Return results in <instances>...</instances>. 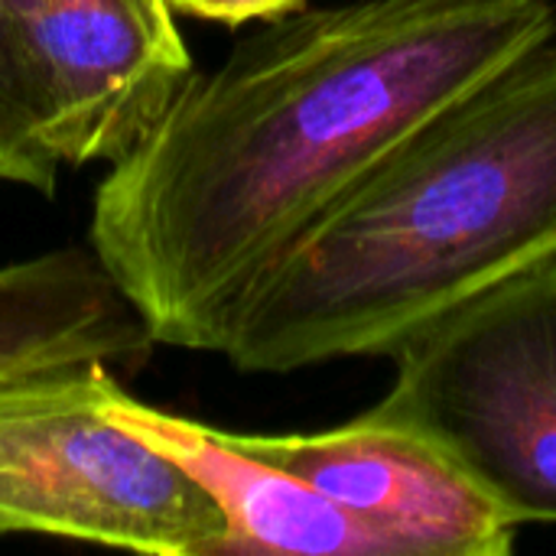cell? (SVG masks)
Returning <instances> with one entry per match:
<instances>
[{
  "label": "cell",
  "instance_id": "cell-1",
  "mask_svg": "<svg viewBox=\"0 0 556 556\" xmlns=\"http://www.w3.org/2000/svg\"><path fill=\"white\" fill-rule=\"evenodd\" d=\"M551 0L296 10L192 72L98 182L88 244L156 345L215 352L244 287L427 117L554 39Z\"/></svg>",
  "mask_w": 556,
  "mask_h": 556
},
{
  "label": "cell",
  "instance_id": "cell-2",
  "mask_svg": "<svg viewBox=\"0 0 556 556\" xmlns=\"http://www.w3.org/2000/svg\"><path fill=\"white\" fill-rule=\"evenodd\" d=\"M556 257V39L391 147L235 300L215 355L287 375L394 355L414 332Z\"/></svg>",
  "mask_w": 556,
  "mask_h": 556
},
{
  "label": "cell",
  "instance_id": "cell-3",
  "mask_svg": "<svg viewBox=\"0 0 556 556\" xmlns=\"http://www.w3.org/2000/svg\"><path fill=\"white\" fill-rule=\"evenodd\" d=\"M108 362L0 378V538L39 534L147 556H222L218 505L111 417Z\"/></svg>",
  "mask_w": 556,
  "mask_h": 556
},
{
  "label": "cell",
  "instance_id": "cell-4",
  "mask_svg": "<svg viewBox=\"0 0 556 556\" xmlns=\"http://www.w3.org/2000/svg\"><path fill=\"white\" fill-rule=\"evenodd\" d=\"M378 410L430 437L521 528L556 521V257L414 332Z\"/></svg>",
  "mask_w": 556,
  "mask_h": 556
},
{
  "label": "cell",
  "instance_id": "cell-5",
  "mask_svg": "<svg viewBox=\"0 0 556 556\" xmlns=\"http://www.w3.org/2000/svg\"><path fill=\"white\" fill-rule=\"evenodd\" d=\"M59 163H114L195 72L166 0H10Z\"/></svg>",
  "mask_w": 556,
  "mask_h": 556
},
{
  "label": "cell",
  "instance_id": "cell-6",
  "mask_svg": "<svg viewBox=\"0 0 556 556\" xmlns=\"http://www.w3.org/2000/svg\"><path fill=\"white\" fill-rule=\"evenodd\" d=\"M231 437L384 534L394 556H508L515 551L521 525L430 437L378 407L323 433Z\"/></svg>",
  "mask_w": 556,
  "mask_h": 556
},
{
  "label": "cell",
  "instance_id": "cell-7",
  "mask_svg": "<svg viewBox=\"0 0 556 556\" xmlns=\"http://www.w3.org/2000/svg\"><path fill=\"white\" fill-rule=\"evenodd\" d=\"M111 417L176 463L222 511V556H394L384 534L352 518L300 476L248 453L231 433L127 397Z\"/></svg>",
  "mask_w": 556,
  "mask_h": 556
},
{
  "label": "cell",
  "instance_id": "cell-8",
  "mask_svg": "<svg viewBox=\"0 0 556 556\" xmlns=\"http://www.w3.org/2000/svg\"><path fill=\"white\" fill-rule=\"evenodd\" d=\"M153 336L91 248H59L0 267V378L68 365H130Z\"/></svg>",
  "mask_w": 556,
  "mask_h": 556
},
{
  "label": "cell",
  "instance_id": "cell-9",
  "mask_svg": "<svg viewBox=\"0 0 556 556\" xmlns=\"http://www.w3.org/2000/svg\"><path fill=\"white\" fill-rule=\"evenodd\" d=\"M59 156L46 137L42 101L23 55L10 0H0V179L52 195Z\"/></svg>",
  "mask_w": 556,
  "mask_h": 556
},
{
  "label": "cell",
  "instance_id": "cell-10",
  "mask_svg": "<svg viewBox=\"0 0 556 556\" xmlns=\"http://www.w3.org/2000/svg\"><path fill=\"white\" fill-rule=\"evenodd\" d=\"M176 16H192V20H208V23H225V26H241L251 20L274 23L280 16H290L303 10L306 0H166Z\"/></svg>",
  "mask_w": 556,
  "mask_h": 556
},
{
  "label": "cell",
  "instance_id": "cell-11",
  "mask_svg": "<svg viewBox=\"0 0 556 556\" xmlns=\"http://www.w3.org/2000/svg\"><path fill=\"white\" fill-rule=\"evenodd\" d=\"M0 182H3V179H0Z\"/></svg>",
  "mask_w": 556,
  "mask_h": 556
}]
</instances>
